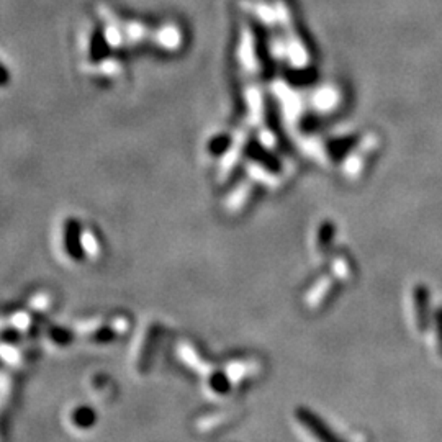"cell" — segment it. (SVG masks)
<instances>
[{
    "label": "cell",
    "mask_w": 442,
    "mask_h": 442,
    "mask_svg": "<svg viewBox=\"0 0 442 442\" xmlns=\"http://www.w3.org/2000/svg\"><path fill=\"white\" fill-rule=\"evenodd\" d=\"M377 146H378V141L372 140V138H367V140L361 141L357 153L351 154V156L348 157V161H346V164H344L346 176L357 177L359 174L364 170L365 159L369 157V154H372L375 149H377Z\"/></svg>",
    "instance_id": "cell-1"
},
{
    "label": "cell",
    "mask_w": 442,
    "mask_h": 442,
    "mask_svg": "<svg viewBox=\"0 0 442 442\" xmlns=\"http://www.w3.org/2000/svg\"><path fill=\"white\" fill-rule=\"evenodd\" d=\"M297 418H298L300 423H302L303 426H305L308 431L311 432V434H315L316 437H318V439L326 441V442H333V441L339 439V437H337L335 432H333L331 429L326 426V423H324L323 419H320L315 413L307 410V408H298Z\"/></svg>",
    "instance_id": "cell-2"
},
{
    "label": "cell",
    "mask_w": 442,
    "mask_h": 442,
    "mask_svg": "<svg viewBox=\"0 0 442 442\" xmlns=\"http://www.w3.org/2000/svg\"><path fill=\"white\" fill-rule=\"evenodd\" d=\"M335 289H336V281L331 277V275H324V277H321L307 294L305 297L307 308L316 310V308L323 307L324 303L328 302V298L333 295Z\"/></svg>",
    "instance_id": "cell-3"
},
{
    "label": "cell",
    "mask_w": 442,
    "mask_h": 442,
    "mask_svg": "<svg viewBox=\"0 0 442 442\" xmlns=\"http://www.w3.org/2000/svg\"><path fill=\"white\" fill-rule=\"evenodd\" d=\"M413 308L416 328L419 331H426L429 326V291L424 285H418L413 291Z\"/></svg>",
    "instance_id": "cell-4"
},
{
    "label": "cell",
    "mask_w": 442,
    "mask_h": 442,
    "mask_svg": "<svg viewBox=\"0 0 442 442\" xmlns=\"http://www.w3.org/2000/svg\"><path fill=\"white\" fill-rule=\"evenodd\" d=\"M81 236V224L76 220H69L64 229V244L66 251L70 254L74 261H82L81 257H84V246H82Z\"/></svg>",
    "instance_id": "cell-5"
},
{
    "label": "cell",
    "mask_w": 442,
    "mask_h": 442,
    "mask_svg": "<svg viewBox=\"0 0 442 442\" xmlns=\"http://www.w3.org/2000/svg\"><path fill=\"white\" fill-rule=\"evenodd\" d=\"M246 153H248L249 156H251L252 159L257 162V164H261L264 169L270 170V172H281V169H282L281 162L275 159V157L269 151H265V149L262 148L259 143H256V141H251V143L248 144Z\"/></svg>",
    "instance_id": "cell-6"
},
{
    "label": "cell",
    "mask_w": 442,
    "mask_h": 442,
    "mask_svg": "<svg viewBox=\"0 0 442 442\" xmlns=\"http://www.w3.org/2000/svg\"><path fill=\"white\" fill-rule=\"evenodd\" d=\"M333 237H335V224L331 221H324L323 224L320 226V233H318V249L320 251L326 252L329 249V246L333 243Z\"/></svg>",
    "instance_id": "cell-7"
},
{
    "label": "cell",
    "mask_w": 442,
    "mask_h": 442,
    "mask_svg": "<svg viewBox=\"0 0 442 442\" xmlns=\"http://www.w3.org/2000/svg\"><path fill=\"white\" fill-rule=\"evenodd\" d=\"M333 270H335V275L336 277H339L341 281H349V278L352 277V264L349 262V259L343 254H339V256L335 257V261H333Z\"/></svg>",
    "instance_id": "cell-8"
},
{
    "label": "cell",
    "mask_w": 442,
    "mask_h": 442,
    "mask_svg": "<svg viewBox=\"0 0 442 442\" xmlns=\"http://www.w3.org/2000/svg\"><path fill=\"white\" fill-rule=\"evenodd\" d=\"M236 194L237 195H235V197L231 198V207L233 208H241V207H243V203L246 202V200L251 197V185H249V183H246L243 189L237 190Z\"/></svg>",
    "instance_id": "cell-9"
},
{
    "label": "cell",
    "mask_w": 442,
    "mask_h": 442,
    "mask_svg": "<svg viewBox=\"0 0 442 442\" xmlns=\"http://www.w3.org/2000/svg\"><path fill=\"white\" fill-rule=\"evenodd\" d=\"M229 144H231V141H229L228 136H221V138H216L215 141H211L210 144V151L215 153V154H221L224 153L226 149L229 148Z\"/></svg>",
    "instance_id": "cell-10"
},
{
    "label": "cell",
    "mask_w": 442,
    "mask_h": 442,
    "mask_svg": "<svg viewBox=\"0 0 442 442\" xmlns=\"http://www.w3.org/2000/svg\"><path fill=\"white\" fill-rule=\"evenodd\" d=\"M434 326H436V341H437V349H439V354L442 356V307L437 308L434 315Z\"/></svg>",
    "instance_id": "cell-11"
},
{
    "label": "cell",
    "mask_w": 442,
    "mask_h": 442,
    "mask_svg": "<svg viewBox=\"0 0 442 442\" xmlns=\"http://www.w3.org/2000/svg\"><path fill=\"white\" fill-rule=\"evenodd\" d=\"M74 419H76L77 424H81V426H89V424L94 421V415H92V411L89 410H79L76 413V416H74Z\"/></svg>",
    "instance_id": "cell-12"
},
{
    "label": "cell",
    "mask_w": 442,
    "mask_h": 442,
    "mask_svg": "<svg viewBox=\"0 0 442 442\" xmlns=\"http://www.w3.org/2000/svg\"><path fill=\"white\" fill-rule=\"evenodd\" d=\"M211 387H213L216 391L224 393V391H228V378L223 377V375H216V377L211 378Z\"/></svg>",
    "instance_id": "cell-13"
},
{
    "label": "cell",
    "mask_w": 442,
    "mask_h": 442,
    "mask_svg": "<svg viewBox=\"0 0 442 442\" xmlns=\"http://www.w3.org/2000/svg\"><path fill=\"white\" fill-rule=\"evenodd\" d=\"M7 73H5V69H2L0 68V84H5L7 82Z\"/></svg>",
    "instance_id": "cell-14"
}]
</instances>
